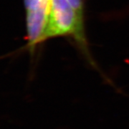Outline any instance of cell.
Instances as JSON below:
<instances>
[{"label": "cell", "mask_w": 129, "mask_h": 129, "mask_svg": "<svg viewBox=\"0 0 129 129\" xmlns=\"http://www.w3.org/2000/svg\"><path fill=\"white\" fill-rule=\"evenodd\" d=\"M58 37H71L90 64L95 66L88 49L85 23L67 0H52L44 42Z\"/></svg>", "instance_id": "6da1fadb"}, {"label": "cell", "mask_w": 129, "mask_h": 129, "mask_svg": "<svg viewBox=\"0 0 129 129\" xmlns=\"http://www.w3.org/2000/svg\"><path fill=\"white\" fill-rule=\"evenodd\" d=\"M26 13L27 47L34 52L44 42L52 0H23Z\"/></svg>", "instance_id": "7a4b0ae2"}, {"label": "cell", "mask_w": 129, "mask_h": 129, "mask_svg": "<svg viewBox=\"0 0 129 129\" xmlns=\"http://www.w3.org/2000/svg\"><path fill=\"white\" fill-rule=\"evenodd\" d=\"M78 17L79 19L83 23H85V17H84V4L83 0H67Z\"/></svg>", "instance_id": "3957f363"}]
</instances>
